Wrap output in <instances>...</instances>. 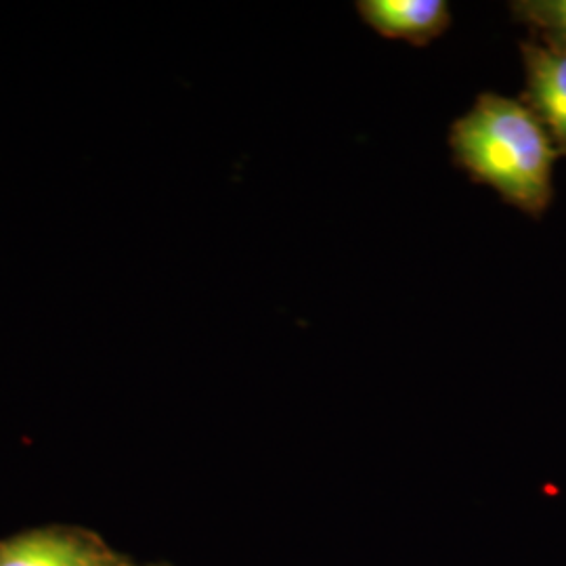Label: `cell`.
Here are the masks:
<instances>
[{
	"label": "cell",
	"instance_id": "obj_5",
	"mask_svg": "<svg viewBox=\"0 0 566 566\" xmlns=\"http://www.w3.org/2000/svg\"><path fill=\"white\" fill-rule=\"evenodd\" d=\"M510 11L535 42L566 53V0H516L510 2Z\"/></svg>",
	"mask_w": 566,
	"mask_h": 566
},
{
	"label": "cell",
	"instance_id": "obj_2",
	"mask_svg": "<svg viewBox=\"0 0 566 566\" xmlns=\"http://www.w3.org/2000/svg\"><path fill=\"white\" fill-rule=\"evenodd\" d=\"M0 566H126L99 537L46 526L0 542Z\"/></svg>",
	"mask_w": 566,
	"mask_h": 566
},
{
	"label": "cell",
	"instance_id": "obj_1",
	"mask_svg": "<svg viewBox=\"0 0 566 566\" xmlns=\"http://www.w3.org/2000/svg\"><path fill=\"white\" fill-rule=\"evenodd\" d=\"M453 163L489 185L504 202L542 219L552 202V170L560 158L544 124L518 99L483 93L451 124Z\"/></svg>",
	"mask_w": 566,
	"mask_h": 566
},
{
	"label": "cell",
	"instance_id": "obj_3",
	"mask_svg": "<svg viewBox=\"0 0 566 566\" xmlns=\"http://www.w3.org/2000/svg\"><path fill=\"white\" fill-rule=\"evenodd\" d=\"M525 91L521 102L539 118L558 149L566 156V53L535 41L521 42Z\"/></svg>",
	"mask_w": 566,
	"mask_h": 566
},
{
	"label": "cell",
	"instance_id": "obj_4",
	"mask_svg": "<svg viewBox=\"0 0 566 566\" xmlns=\"http://www.w3.org/2000/svg\"><path fill=\"white\" fill-rule=\"evenodd\" d=\"M357 11L380 36L413 46L430 44L451 25L446 0H359Z\"/></svg>",
	"mask_w": 566,
	"mask_h": 566
}]
</instances>
